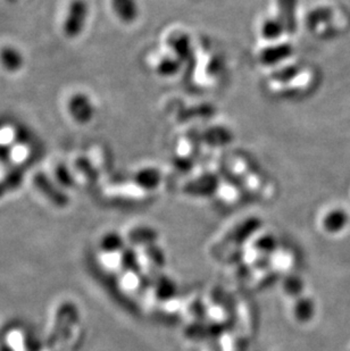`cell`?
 Segmentation results:
<instances>
[{
    "mask_svg": "<svg viewBox=\"0 0 350 351\" xmlns=\"http://www.w3.org/2000/svg\"><path fill=\"white\" fill-rule=\"evenodd\" d=\"M90 6L86 0H71L64 17L63 34L67 39L80 37L89 19Z\"/></svg>",
    "mask_w": 350,
    "mask_h": 351,
    "instance_id": "6da1fadb",
    "label": "cell"
},
{
    "mask_svg": "<svg viewBox=\"0 0 350 351\" xmlns=\"http://www.w3.org/2000/svg\"><path fill=\"white\" fill-rule=\"evenodd\" d=\"M67 112L71 119L80 125L89 124L96 115V107L88 93H73L67 101Z\"/></svg>",
    "mask_w": 350,
    "mask_h": 351,
    "instance_id": "7a4b0ae2",
    "label": "cell"
},
{
    "mask_svg": "<svg viewBox=\"0 0 350 351\" xmlns=\"http://www.w3.org/2000/svg\"><path fill=\"white\" fill-rule=\"evenodd\" d=\"M294 53V47L291 43H268V46L261 50L258 53V60L264 66H277L279 64L283 63L289 60Z\"/></svg>",
    "mask_w": 350,
    "mask_h": 351,
    "instance_id": "3957f363",
    "label": "cell"
},
{
    "mask_svg": "<svg viewBox=\"0 0 350 351\" xmlns=\"http://www.w3.org/2000/svg\"><path fill=\"white\" fill-rule=\"evenodd\" d=\"M109 5L121 23L131 25L139 20L141 14L139 0H109Z\"/></svg>",
    "mask_w": 350,
    "mask_h": 351,
    "instance_id": "277c9868",
    "label": "cell"
},
{
    "mask_svg": "<svg viewBox=\"0 0 350 351\" xmlns=\"http://www.w3.org/2000/svg\"><path fill=\"white\" fill-rule=\"evenodd\" d=\"M34 184L38 191L43 193V197H46L54 205L65 207L69 204V197L60 188H57L46 174L36 173L34 178Z\"/></svg>",
    "mask_w": 350,
    "mask_h": 351,
    "instance_id": "5b68a950",
    "label": "cell"
},
{
    "mask_svg": "<svg viewBox=\"0 0 350 351\" xmlns=\"http://www.w3.org/2000/svg\"><path fill=\"white\" fill-rule=\"evenodd\" d=\"M275 15L283 22L288 34L296 31L299 0H275Z\"/></svg>",
    "mask_w": 350,
    "mask_h": 351,
    "instance_id": "8992f818",
    "label": "cell"
},
{
    "mask_svg": "<svg viewBox=\"0 0 350 351\" xmlns=\"http://www.w3.org/2000/svg\"><path fill=\"white\" fill-rule=\"evenodd\" d=\"M163 182V176L154 166H145L135 174V183L143 191H155Z\"/></svg>",
    "mask_w": 350,
    "mask_h": 351,
    "instance_id": "52a82bcc",
    "label": "cell"
},
{
    "mask_svg": "<svg viewBox=\"0 0 350 351\" xmlns=\"http://www.w3.org/2000/svg\"><path fill=\"white\" fill-rule=\"evenodd\" d=\"M259 36L268 43H278L284 34H288L283 22L277 15L265 17L259 25Z\"/></svg>",
    "mask_w": 350,
    "mask_h": 351,
    "instance_id": "ba28073f",
    "label": "cell"
},
{
    "mask_svg": "<svg viewBox=\"0 0 350 351\" xmlns=\"http://www.w3.org/2000/svg\"><path fill=\"white\" fill-rule=\"evenodd\" d=\"M0 65L8 73H16L24 66L23 53L17 47L6 45L0 48Z\"/></svg>",
    "mask_w": 350,
    "mask_h": 351,
    "instance_id": "9c48e42d",
    "label": "cell"
},
{
    "mask_svg": "<svg viewBox=\"0 0 350 351\" xmlns=\"http://www.w3.org/2000/svg\"><path fill=\"white\" fill-rule=\"evenodd\" d=\"M291 312L298 323L307 324L316 314V304L314 299L307 295H301L299 298L294 299Z\"/></svg>",
    "mask_w": 350,
    "mask_h": 351,
    "instance_id": "30bf717a",
    "label": "cell"
},
{
    "mask_svg": "<svg viewBox=\"0 0 350 351\" xmlns=\"http://www.w3.org/2000/svg\"><path fill=\"white\" fill-rule=\"evenodd\" d=\"M348 222H349V216L346 210L337 208L327 213V215L324 216L322 221V224H323V229L327 233L336 234L341 232L347 226Z\"/></svg>",
    "mask_w": 350,
    "mask_h": 351,
    "instance_id": "8fae6325",
    "label": "cell"
},
{
    "mask_svg": "<svg viewBox=\"0 0 350 351\" xmlns=\"http://www.w3.org/2000/svg\"><path fill=\"white\" fill-rule=\"evenodd\" d=\"M169 43L173 56L178 58L181 62L191 53V41L187 34H178L172 36L169 39Z\"/></svg>",
    "mask_w": 350,
    "mask_h": 351,
    "instance_id": "7c38bea8",
    "label": "cell"
},
{
    "mask_svg": "<svg viewBox=\"0 0 350 351\" xmlns=\"http://www.w3.org/2000/svg\"><path fill=\"white\" fill-rule=\"evenodd\" d=\"M100 247L107 255H115L124 249V240L116 232L106 233L100 241Z\"/></svg>",
    "mask_w": 350,
    "mask_h": 351,
    "instance_id": "4fadbf2b",
    "label": "cell"
},
{
    "mask_svg": "<svg viewBox=\"0 0 350 351\" xmlns=\"http://www.w3.org/2000/svg\"><path fill=\"white\" fill-rule=\"evenodd\" d=\"M282 289L285 292V295L291 298L297 299L301 297L305 289V282L301 276L298 275H290L283 281Z\"/></svg>",
    "mask_w": 350,
    "mask_h": 351,
    "instance_id": "5bb4252c",
    "label": "cell"
},
{
    "mask_svg": "<svg viewBox=\"0 0 350 351\" xmlns=\"http://www.w3.org/2000/svg\"><path fill=\"white\" fill-rule=\"evenodd\" d=\"M180 67H181V60L175 56H166L159 60L156 65V71L162 77H170L178 74Z\"/></svg>",
    "mask_w": 350,
    "mask_h": 351,
    "instance_id": "9a60e30c",
    "label": "cell"
},
{
    "mask_svg": "<svg viewBox=\"0 0 350 351\" xmlns=\"http://www.w3.org/2000/svg\"><path fill=\"white\" fill-rule=\"evenodd\" d=\"M23 180V172L20 169H15L8 173L1 181H0V197L7 195L10 191H14L20 186Z\"/></svg>",
    "mask_w": 350,
    "mask_h": 351,
    "instance_id": "2e32d148",
    "label": "cell"
},
{
    "mask_svg": "<svg viewBox=\"0 0 350 351\" xmlns=\"http://www.w3.org/2000/svg\"><path fill=\"white\" fill-rule=\"evenodd\" d=\"M130 239L136 243H145V245L149 247L155 243L157 232L152 228L139 226V228L133 229L132 232H130Z\"/></svg>",
    "mask_w": 350,
    "mask_h": 351,
    "instance_id": "e0dca14e",
    "label": "cell"
},
{
    "mask_svg": "<svg viewBox=\"0 0 350 351\" xmlns=\"http://www.w3.org/2000/svg\"><path fill=\"white\" fill-rule=\"evenodd\" d=\"M332 10L329 7H318L316 10H312L308 15V25L312 30H315L320 24L327 23L332 20Z\"/></svg>",
    "mask_w": 350,
    "mask_h": 351,
    "instance_id": "ac0fdd59",
    "label": "cell"
},
{
    "mask_svg": "<svg viewBox=\"0 0 350 351\" xmlns=\"http://www.w3.org/2000/svg\"><path fill=\"white\" fill-rule=\"evenodd\" d=\"M55 178H56L57 182L60 183V186H67V188L74 186L73 174L70 169H67V166L64 165V164L56 166Z\"/></svg>",
    "mask_w": 350,
    "mask_h": 351,
    "instance_id": "d6986e66",
    "label": "cell"
},
{
    "mask_svg": "<svg viewBox=\"0 0 350 351\" xmlns=\"http://www.w3.org/2000/svg\"><path fill=\"white\" fill-rule=\"evenodd\" d=\"M277 245H278V241L275 237L271 234H265L257 239L255 247L257 249L258 252H264L268 255V252H275Z\"/></svg>",
    "mask_w": 350,
    "mask_h": 351,
    "instance_id": "ffe728a7",
    "label": "cell"
},
{
    "mask_svg": "<svg viewBox=\"0 0 350 351\" xmlns=\"http://www.w3.org/2000/svg\"><path fill=\"white\" fill-rule=\"evenodd\" d=\"M163 291L159 292L157 295L159 297H163V298H169L171 295L174 293V285H173L171 280H162L161 285H157V291L162 290Z\"/></svg>",
    "mask_w": 350,
    "mask_h": 351,
    "instance_id": "44dd1931",
    "label": "cell"
},
{
    "mask_svg": "<svg viewBox=\"0 0 350 351\" xmlns=\"http://www.w3.org/2000/svg\"><path fill=\"white\" fill-rule=\"evenodd\" d=\"M6 1H8V3H16L17 0H6Z\"/></svg>",
    "mask_w": 350,
    "mask_h": 351,
    "instance_id": "7402d4cb",
    "label": "cell"
}]
</instances>
